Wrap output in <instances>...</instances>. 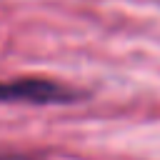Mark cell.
Segmentation results:
<instances>
[{"mask_svg": "<svg viewBox=\"0 0 160 160\" xmlns=\"http://www.w3.org/2000/svg\"><path fill=\"white\" fill-rule=\"evenodd\" d=\"M78 92L70 88L52 82V80H40V78H20V80H0V100L10 102H68L75 100Z\"/></svg>", "mask_w": 160, "mask_h": 160, "instance_id": "6da1fadb", "label": "cell"}]
</instances>
